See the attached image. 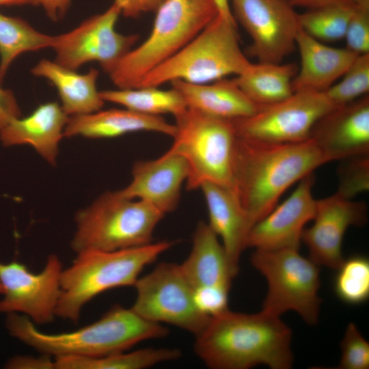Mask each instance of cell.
<instances>
[{
	"label": "cell",
	"instance_id": "e0dca14e",
	"mask_svg": "<svg viewBox=\"0 0 369 369\" xmlns=\"http://www.w3.org/2000/svg\"><path fill=\"white\" fill-rule=\"evenodd\" d=\"M310 138L329 162L368 155V96L326 114L314 126Z\"/></svg>",
	"mask_w": 369,
	"mask_h": 369
},
{
	"label": "cell",
	"instance_id": "74e56055",
	"mask_svg": "<svg viewBox=\"0 0 369 369\" xmlns=\"http://www.w3.org/2000/svg\"><path fill=\"white\" fill-rule=\"evenodd\" d=\"M20 115L21 112L13 92L3 89L0 83V131Z\"/></svg>",
	"mask_w": 369,
	"mask_h": 369
},
{
	"label": "cell",
	"instance_id": "d6a6232c",
	"mask_svg": "<svg viewBox=\"0 0 369 369\" xmlns=\"http://www.w3.org/2000/svg\"><path fill=\"white\" fill-rule=\"evenodd\" d=\"M346 160L339 169V187L336 193L350 200L369 189V157L364 155Z\"/></svg>",
	"mask_w": 369,
	"mask_h": 369
},
{
	"label": "cell",
	"instance_id": "7c38bea8",
	"mask_svg": "<svg viewBox=\"0 0 369 369\" xmlns=\"http://www.w3.org/2000/svg\"><path fill=\"white\" fill-rule=\"evenodd\" d=\"M120 14V8L113 3L105 12L87 18L74 29L55 36L52 46L55 61L74 70L90 62H97L108 74L139 39L138 35L116 31Z\"/></svg>",
	"mask_w": 369,
	"mask_h": 369
},
{
	"label": "cell",
	"instance_id": "277c9868",
	"mask_svg": "<svg viewBox=\"0 0 369 369\" xmlns=\"http://www.w3.org/2000/svg\"><path fill=\"white\" fill-rule=\"evenodd\" d=\"M174 243L161 241L124 249L76 254L71 265L62 272L56 316L77 323L86 303L112 288L133 286L143 269Z\"/></svg>",
	"mask_w": 369,
	"mask_h": 369
},
{
	"label": "cell",
	"instance_id": "5b68a950",
	"mask_svg": "<svg viewBox=\"0 0 369 369\" xmlns=\"http://www.w3.org/2000/svg\"><path fill=\"white\" fill-rule=\"evenodd\" d=\"M219 13L213 0H165L156 10L152 29L108 73L118 89L136 88L148 72L172 57Z\"/></svg>",
	"mask_w": 369,
	"mask_h": 369
},
{
	"label": "cell",
	"instance_id": "7402d4cb",
	"mask_svg": "<svg viewBox=\"0 0 369 369\" xmlns=\"http://www.w3.org/2000/svg\"><path fill=\"white\" fill-rule=\"evenodd\" d=\"M176 131L175 124H169L161 116L144 115L127 109H111L70 116L64 136L111 138L133 132L150 131L173 137Z\"/></svg>",
	"mask_w": 369,
	"mask_h": 369
},
{
	"label": "cell",
	"instance_id": "836d02e7",
	"mask_svg": "<svg viewBox=\"0 0 369 369\" xmlns=\"http://www.w3.org/2000/svg\"><path fill=\"white\" fill-rule=\"evenodd\" d=\"M340 347L342 355L338 368L368 369L369 368V343L363 337L355 323H348Z\"/></svg>",
	"mask_w": 369,
	"mask_h": 369
},
{
	"label": "cell",
	"instance_id": "603a6c76",
	"mask_svg": "<svg viewBox=\"0 0 369 369\" xmlns=\"http://www.w3.org/2000/svg\"><path fill=\"white\" fill-rule=\"evenodd\" d=\"M184 98L187 107L226 120L251 116L262 107L252 102L234 79L225 78L212 83L196 84L181 80L170 82Z\"/></svg>",
	"mask_w": 369,
	"mask_h": 369
},
{
	"label": "cell",
	"instance_id": "60d3db41",
	"mask_svg": "<svg viewBox=\"0 0 369 369\" xmlns=\"http://www.w3.org/2000/svg\"><path fill=\"white\" fill-rule=\"evenodd\" d=\"M333 1L334 0H289L293 6H301L310 9L320 7Z\"/></svg>",
	"mask_w": 369,
	"mask_h": 369
},
{
	"label": "cell",
	"instance_id": "2e32d148",
	"mask_svg": "<svg viewBox=\"0 0 369 369\" xmlns=\"http://www.w3.org/2000/svg\"><path fill=\"white\" fill-rule=\"evenodd\" d=\"M299 181L290 197L251 227L245 248L299 250L304 226L314 219L316 206L312 195L313 172Z\"/></svg>",
	"mask_w": 369,
	"mask_h": 369
},
{
	"label": "cell",
	"instance_id": "8992f818",
	"mask_svg": "<svg viewBox=\"0 0 369 369\" xmlns=\"http://www.w3.org/2000/svg\"><path fill=\"white\" fill-rule=\"evenodd\" d=\"M165 214L139 200L107 191L75 215L71 241L75 254L114 251L148 245Z\"/></svg>",
	"mask_w": 369,
	"mask_h": 369
},
{
	"label": "cell",
	"instance_id": "ba28073f",
	"mask_svg": "<svg viewBox=\"0 0 369 369\" xmlns=\"http://www.w3.org/2000/svg\"><path fill=\"white\" fill-rule=\"evenodd\" d=\"M176 133L168 151L182 156L189 167L187 189L212 182L233 189V161L237 135L232 120L187 107L175 116Z\"/></svg>",
	"mask_w": 369,
	"mask_h": 369
},
{
	"label": "cell",
	"instance_id": "6da1fadb",
	"mask_svg": "<svg viewBox=\"0 0 369 369\" xmlns=\"http://www.w3.org/2000/svg\"><path fill=\"white\" fill-rule=\"evenodd\" d=\"M329 163L311 138L297 143H271L237 136L233 189L249 230L277 205L295 182Z\"/></svg>",
	"mask_w": 369,
	"mask_h": 369
},
{
	"label": "cell",
	"instance_id": "484cf974",
	"mask_svg": "<svg viewBox=\"0 0 369 369\" xmlns=\"http://www.w3.org/2000/svg\"><path fill=\"white\" fill-rule=\"evenodd\" d=\"M298 70L294 63H250L234 81L255 104L266 107L289 98L292 80Z\"/></svg>",
	"mask_w": 369,
	"mask_h": 369
},
{
	"label": "cell",
	"instance_id": "9a60e30c",
	"mask_svg": "<svg viewBox=\"0 0 369 369\" xmlns=\"http://www.w3.org/2000/svg\"><path fill=\"white\" fill-rule=\"evenodd\" d=\"M366 219L364 202L351 201L336 193L316 200L314 223L303 230L301 236L309 258L318 266L337 269L344 260L342 245L346 231L351 226H363Z\"/></svg>",
	"mask_w": 369,
	"mask_h": 369
},
{
	"label": "cell",
	"instance_id": "ab89813d",
	"mask_svg": "<svg viewBox=\"0 0 369 369\" xmlns=\"http://www.w3.org/2000/svg\"><path fill=\"white\" fill-rule=\"evenodd\" d=\"M70 0H32V4L40 5L52 20L62 18L66 12Z\"/></svg>",
	"mask_w": 369,
	"mask_h": 369
},
{
	"label": "cell",
	"instance_id": "f1b7e54d",
	"mask_svg": "<svg viewBox=\"0 0 369 369\" xmlns=\"http://www.w3.org/2000/svg\"><path fill=\"white\" fill-rule=\"evenodd\" d=\"M55 36L38 31L25 20L0 12V83L18 55L52 48Z\"/></svg>",
	"mask_w": 369,
	"mask_h": 369
},
{
	"label": "cell",
	"instance_id": "d6986e66",
	"mask_svg": "<svg viewBox=\"0 0 369 369\" xmlns=\"http://www.w3.org/2000/svg\"><path fill=\"white\" fill-rule=\"evenodd\" d=\"M68 118L58 103L41 104L27 117L11 121L0 131V141L6 147L29 145L55 165Z\"/></svg>",
	"mask_w": 369,
	"mask_h": 369
},
{
	"label": "cell",
	"instance_id": "9c48e42d",
	"mask_svg": "<svg viewBox=\"0 0 369 369\" xmlns=\"http://www.w3.org/2000/svg\"><path fill=\"white\" fill-rule=\"evenodd\" d=\"M250 261L267 282L262 310L279 316L292 310L308 325L318 323L322 301L317 264L290 249H255Z\"/></svg>",
	"mask_w": 369,
	"mask_h": 369
},
{
	"label": "cell",
	"instance_id": "5bb4252c",
	"mask_svg": "<svg viewBox=\"0 0 369 369\" xmlns=\"http://www.w3.org/2000/svg\"><path fill=\"white\" fill-rule=\"evenodd\" d=\"M230 1L252 40L249 53L258 62L281 63L293 51L301 27L289 0Z\"/></svg>",
	"mask_w": 369,
	"mask_h": 369
},
{
	"label": "cell",
	"instance_id": "ac0fdd59",
	"mask_svg": "<svg viewBox=\"0 0 369 369\" xmlns=\"http://www.w3.org/2000/svg\"><path fill=\"white\" fill-rule=\"evenodd\" d=\"M131 174V182L118 193L145 202L165 215L178 207L189 167L182 156L167 150L156 159L135 162Z\"/></svg>",
	"mask_w": 369,
	"mask_h": 369
},
{
	"label": "cell",
	"instance_id": "f35d334b",
	"mask_svg": "<svg viewBox=\"0 0 369 369\" xmlns=\"http://www.w3.org/2000/svg\"><path fill=\"white\" fill-rule=\"evenodd\" d=\"M5 366L12 369H52L55 362L52 357L44 354L39 357L18 355L11 358Z\"/></svg>",
	"mask_w": 369,
	"mask_h": 369
},
{
	"label": "cell",
	"instance_id": "ee69618b",
	"mask_svg": "<svg viewBox=\"0 0 369 369\" xmlns=\"http://www.w3.org/2000/svg\"><path fill=\"white\" fill-rule=\"evenodd\" d=\"M0 293L3 294V286L0 282Z\"/></svg>",
	"mask_w": 369,
	"mask_h": 369
},
{
	"label": "cell",
	"instance_id": "52a82bcc",
	"mask_svg": "<svg viewBox=\"0 0 369 369\" xmlns=\"http://www.w3.org/2000/svg\"><path fill=\"white\" fill-rule=\"evenodd\" d=\"M250 63L241 49L235 20L219 13L182 49L145 75L136 88L174 80L208 83L237 76Z\"/></svg>",
	"mask_w": 369,
	"mask_h": 369
},
{
	"label": "cell",
	"instance_id": "7a4b0ae2",
	"mask_svg": "<svg viewBox=\"0 0 369 369\" xmlns=\"http://www.w3.org/2000/svg\"><path fill=\"white\" fill-rule=\"evenodd\" d=\"M195 337L194 351L212 369H248L263 364L290 369L292 331L280 316L230 311L210 318Z\"/></svg>",
	"mask_w": 369,
	"mask_h": 369
},
{
	"label": "cell",
	"instance_id": "30bf717a",
	"mask_svg": "<svg viewBox=\"0 0 369 369\" xmlns=\"http://www.w3.org/2000/svg\"><path fill=\"white\" fill-rule=\"evenodd\" d=\"M133 286L136 298L131 309L145 320L169 324L196 336L210 318L195 306L194 288L179 264L161 262Z\"/></svg>",
	"mask_w": 369,
	"mask_h": 369
},
{
	"label": "cell",
	"instance_id": "7bdbcfd3",
	"mask_svg": "<svg viewBox=\"0 0 369 369\" xmlns=\"http://www.w3.org/2000/svg\"><path fill=\"white\" fill-rule=\"evenodd\" d=\"M32 4V0H0V6L23 5Z\"/></svg>",
	"mask_w": 369,
	"mask_h": 369
},
{
	"label": "cell",
	"instance_id": "8d00e7d4",
	"mask_svg": "<svg viewBox=\"0 0 369 369\" xmlns=\"http://www.w3.org/2000/svg\"><path fill=\"white\" fill-rule=\"evenodd\" d=\"M165 0H114L126 17L135 18L143 13L156 12Z\"/></svg>",
	"mask_w": 369,
	"mask_h": 369
},
{
	"label": "cell",
	"instance_id": "d590c367",
	"mask_svg": "<svg viewBox=\"0 0 369 369\" xmlns=\"http://www.w3.org/2000/svg\"><path fill=\"white\" fill-rule=\"evenodd\" d=\"M228 289L215 285L194 288L193 301L197 308L208 316H217L228 308Z\"/></svg>",
	"mask_w": 369,
	"mask_h": 369
},
{
	"label": "cell",
	"instance_id": "e575fe53",
	"mask_svg": "<svg viewBox=\"0 0 369 369\" xmlns=\"http://www.w3.org/2000/svg\"><path fill=\"white\" fill-rule=\"evenodd\" d=\"M344 38L346 48L357 55L369 53V0H354Z\"/></svg>",
	"mask_w": 369,
	"mask_h": 369
},
{
	"label": "cell",
	"instance_id": "4fadbf2b",
	"mask_svg": "<svg viewBox=\"0 0 369 369\" xmlns=\"http://www.w3.org/2000/svg\"><path fill=\"white\" fill-rule=\"evenodd\" d=\"M63 271L59 258L48 256L43 269L34 273L18 262L0 263V282L4 297L0 301V312L22 313L35 325L53 322L61 295Z\"/></svg>",
	"mask_w": 369,
	"mask_h": 369
},
{
	"label": "cell",
	"instance_id": "cb8c5ba5",
	"mask_svg": "<svg viewBox=\"0 0 369 369\" xmlns=\"http://www.w3.org/2000/svg\"><path fill=\"white\" fill-rule=\"evenodd\" d=\"M32 74L47 79L57 90L62 108L70 117L101 109L105 101L96 87L98 70L80 74L57 62L43 59L31 70Z\"/></svg>",
	"mask_w": 369,
	"mask_h": 369
},
{
	"label": "cell",
	"instance_id": "44dd1931",
	"mask_svg": "<svg viewBox=\"0 0 369 369\" xmlns=\"http://www.w3.org/2000/svg\"><path fill=\"white\" fill-rule=\"evenodd\" d=\"M207 205L210 228L222 241L231 269L236 276L238 273L241 254L245 248L249 231L246 216L234 192L215 183L202 184Z\"/></svg>",
	"mask_w": 369,
	"mask_h": 369
},
{
	"label": "cell",
	"instance_id": "f546056e",
	"mask_svg": "<svg viewBox=\"0 0 369 369\" xmlns=\"http://www.w3.org/2000/svg\"><path fill=\"white\" fill-rule=\"evenodd\" d=\"M354 0H334L299 14L301 29L320 41L344 38Z\"/></svg>",
	"mask_w": 369,
	"mask_h": 369
},
{
	"label": "cell",
	"instance_id": "8fae6325",
	"mask_svg": "<svg viewBox=\"0 0 369 369\" xmlns=\"http://www.w3.org/2000/svg\"><path fill=\"white\" fill-rule=\"evenodd\" d=\"M336 108L325 92H295L279 102L262 107L251 116L232 122L239 137L297 143L310 139L316 123Z\"/></svg>",
	"mask_w": 369,
	"mask_h": 369
},
{
	"label": "cell",
	"instance_id": "3957f363",
	"mask_svg": "<svg viewBox=\"0 0 369 369\" xmlns=\"http://www.w3.org/2000/svg\"><path fill=\"white\" fill-rule=\"evenodd\" d=\"M6 327L13 337L51 357H100L125 351L139 342L165 338L169 329L117 305L100 319L71 332L40 331L26 316L8 314Z\"/></svg>",
	"mask_w": 369,
	"mask_h": 369
},
{
	"label": "cell",
	"instance_id": "4dcf8cb0",
	"mask_svg": "<svg viewBox=\"0 0 369 369\" xmlns=\"http://www.w3.org/2000/svg\"><path fill=\"white\" fill-rule=\"evenodd\" d=\"M334 290L342 301L360 304L369 297V261L361 256L343 260L337 269Z\"/></svg>",
	"mask_w": 369,
	"mask_h": 369
},
{
	"label": "cell",
	"instance_id": "83f0119b",
	"mask_svg": "<svg viewBox=\"0 0 369 369\" xmlns=\"http://www.w3.org/2000/svg\"><path fill=\"white\" fill-rule=\"evenodd\" d=\"M158 87L108 90L100 92V96L105 102L118 104L148 115L169 113L176 116L187 108L184 98L174 88L163 90Z\"/></svg>",
	"mask_w": 369,
	"mask_h": 369
},
{
	"label": "cell",
	"instance_id": "d4e9b609",
	"mask_svg": "<svg viewBox=\"0 0 369 369\" xmlns=\"http://www.w3.org/2000/svg\"><path fill=\"white\" fill-rule=\"evenodd\" d=\"M180 266L194 288L215 285L230 290L235 277L217 235L203 221L197 223L191 252Z\"/></svg>",
	"mask_w": 369,
	"mask_h": 369
},
{
	"label": "cell",
	"instance_id": "4316f807",
	"mask_svg": "<svg viewBox=\"0 0 369 369\" xmlns=\"http://www.w3.org/2000/svg\"><path fill=\"white\" fill-rule=\"evenodd\" d=\"M122 351L100 357L60 356L54 357L56 369H144L174 361L182 355L178 348H145Z\"/></svg>",
	"mask_w": 369,
	"mask_h": 369
},
{
	"label": "cell",
	"instance_id": "b9f144b4",
	"mask_svg": "<svg viewBox=\"0 0 369 369\" xmlns=\"http://www.w3.org/2000/svg\"><path fill=\"white\" fill-rule=\"evenodd\" d=\"M216 3L219 13L226 18L235 20L230 7V0H213Z\"/></svg>",
	"mask_w": 369,
	"mask_h": 369
},
{
	"label": "cell",
	"instance_id": "ffe728a7",
	"mask_svg": "<svg viewBox=\"0 0 369 369\" xmlns=\"http://www.w3.org/2000/svg\"><path fill=\"white\" fill-rule=\"evenodd\" d=\"M300 68L292 83L293 92H324L342 77L358 55L347 48L329 46L302 29L296 40Z\"/></svg>",
	"mask_w": 369,
	"mask_h": 369
},
{
	"label": "cell",
	"instance_id": "1f68e13d",
	"mask_svg": "<svg viewBox=\"0 0 369 369\" xmlns=\"http://www.w3.org/2000/svg\"><path fill=\"white\" fill-rule=\"evenodd\" d=\"M339 83L325 92L336 107L354 101L369 90V53L358 55Z\"/></svg>",
	"mask_w": 369,
	"mask_h": 369
}]
</instances>
